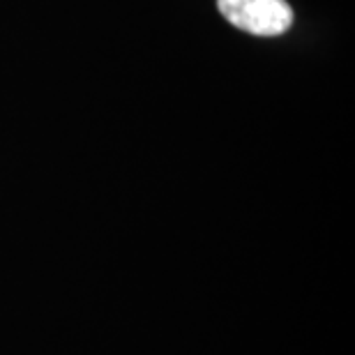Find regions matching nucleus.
<instances>
[{
  "instance_id": "1",
  "label": "nucleus",
  "mask_w": 355,
  "mask_h": 355,
  "mask_svg": "<svg viewBox=\"0 0 355 355\" xmlns=\"http://www.w3.org/2000/svg\"><path fill=\"white\" fill-rule=\"evenodd\" d=\"M222 17L257 37H277L293 26V10L286 0H217Z\"/></svg>"
}]
</instances>
